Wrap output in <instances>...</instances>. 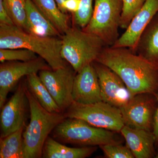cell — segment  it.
Masks as SVG:
<instances>
[{
	"label": "cell",
	"mask_w": 158,
	"mask_h": 158,
	"mask_svg": "<svg viewBox=\"0 0 158 158\" xmlns=\"http://www.w3.org/2000/svg\"><path fill=\"white\" fill-rule=\"evenodd\" d=\"M95 62L120 77L132 96L158 93V66L124 48H105Z\"/></svg>",
	"instance_id": "obj_1"
},
{
	"label": "cell",
	"mask_w": 158,
	"mask_h": 158,
	"mask_svg": "<svg viewBox=\"0 0 158 158\" xmlns=\"http://www.w3.org/2000/svg\"><path fill=\"white\" fill-rule=\"evenodd\" d=\"M62 40L30 34L17 26L0 25V49L23 48L45 60L53 70L65 66L61 55Z\"/></svg>",
	"instance_id": "obj_2"
},
{
	"label": "cell",
	"mask_w": 158,
	"mask_h": 158,
	"mask_svg": "<svg viewBox=\"0 0 158 158\" xmlns=\"http://www.w3.org/2000/svg\"><path fill=\"white\" fill-rule=\"evenodd\" d=\"M26 92L31 119L23 134L24 158H42L44 146L49 135L66 117L64 113H51L43 107L27 84Z\"/></svg>",
	"instance_id": "obj_3"
},
{
	"label": "cell",
	"mask_w": 158,
	"mask_h": 158,
	"mask_svg": "<svg viewBox=\"0 0 158 158\" xmlns=\"http://www.w3.org/2000/svg\"><path fill=\"white\" fill-rule=\"evenodd\" d=\"M61 38V55L75 72L95 62L106 44L98 36L76 28H69Z\"/></svg>",
	"instance_id": "obj_4"
},
{
	"label": "cell",
	"mask_w": 158,
	"mask_h": 158,
	"mask_svg": "<svg viewBox=\"0 0 158 158\" xmlns=\"http://www.w3.org/2000/svg\"><path fill=\"white\" fill-rule=\"evenodd\" d=\"M115 132L95 127L77 118H65L52 132L53 137L63 144L83 146L120 143Z\"/></svg>",
	"instance_id": "obj_5"
},
{
	"label": "cell",
	"mask_w": 158,
	"mask_h": 158,
	"mask_svg": "<svg viewBox=\"0 0 158 158\" xmlns=\"http://www.w3.org/2000/svg\"><path fill=\"white\" fill-rule=\"evenodd\" d=\"M123 0H94L91 18L83 30L101 38L112 46L118 39Z\"/></svg>",
	"instance_id": "obj_6"
},
{
	"label": "cell",
	"mask_w": 158,
	"mask_h": 158,
	"mask_svg": "<svg viewBox=\"0 0 158 158\" xmlns=\"http://www.w3.org/2000/svg\"><path fill=\"white\" fill-rule=\"evenodd\" d=\"M66 118L82 119L95 127L120 132L124 126L121 110L104 101L89 104L73 102L65 112Z\"/></svg>",
	"instance_id": "obj_7"
},
{
	"label": "cell",
	"mask_w": 158,
	"mask_h": 158,
	"mask_svg": "<svg viewBox=\"0 0 158 158\" xmlns=\"http://www.w3.org/2000/svg\"><path fill=\"white\" fill-rule=\"evenodd\" d=\"M157 106L156 94L142 93L132 96L127 103L120 108L124 125L152 132Z\"/></svg>",
	"instance_id": "obj_8"
},
{
	"label": "cell",
	"mask_w": 158,
	"mask_h": 158,
	"mask_svg": "<svg viewBox=\"0 0 158 158\" xmlns=\"http://www.w3.org/2000/svg\"><path fill=\"white\" fill-rule=\"evenodd\" d=\"M76 74L72 67L66 65L56 70H43L39 72L40 80L63 113L74 102L72 92Z\"/></svg>",
	"instance_id": "obj_9"
},
{
	"label": "cell",
	"mask_w": 158,
	"mask_h": 158,
	"mask_svg": "<svg viewBox=\"0 0 158 158\" xmlns=\"http://www.w3.org/2000/svg\"><path fill=\"white\" fill-rule=\"evenodd\" d=\"M52 69L41 57L26 62L10 61L0 65V109L6 104L8 94L23 77L43 70Z\"/></svg>",
	"instance_id": "obj_10"
},
{
	"label": "cell",
	"mask_w": 158,
	"mask_h": 158,
	"mask_svg": "<svg viewBox=\"0 0 158 158\" xmlns=\"http://www.w3.org/2000/svg\"><path fill=\"white\" fill-rule=\"evenodd\" d=\"M26 89V83L20 82L13 95L1 109V138L25 126L27 106L29 105Z\"/></svg>",
	"instance_id": "obj_11"
},
{
	"label": "cell",
	"mask_w": 158,
	"mask_h": 158,
	"mask_svg": "<svg viewBox=\"0 0 158 158\" xmlns=\"http://www.w3.org/2000/svg\"><path fill=\"white\" fill-rule=\"evenodd\" d=\"M92 63L100 86L103 101L120 109L132 97L124 82L109 67L98 62Z\"/></svg>",
	"instance_id": "obj_12"
},
{
	"label": "cell",
	"mask_w": 158,
	"mask_h": 158,
	"mask_svg": "<svg viewBox=\"0 0 158 158\" xmlns=\"http://www.w3.org/2000/svg\"><path fill=\"white\" fill-rule=\"evenodd\" d=\"M158 12V0H146L141 9L133 18L129 25L113 47L135 51L141 35Z\"/></svg>",
	"instance_id": "obj_13"
},
{
	"label": "cell",
	"mask_w": 158,
	"mask_h": 158,
	"mask_svg": "<svg viewBox=\"0 0 158 158\" xmlns=\"http://www.w3.org/2000/svg\"><path fill=\"white\" fill-rule=\"evenodd\" d=\"M72 97L74 102L83 104L102 101L98 77L92 63L86 65L76 73Z\"/></svg>",
	"instance_id": "obj_14"
},
{
	"label": "cell",
	"mask_w": 158,
	"mask_h": 158,
	"mask_svg": "<svg viewBox=\"0 0 158 158\" xmlns=\"http://www.w3.org/2000/svg\"><path fill=\"white\" fill-rule=\"evenodd\" d=\"M120 133L135 158H156L157 152L152 132L124 125Z\"/></svg>",
	"instance_id": "obj_15"
},
{
	"label": "cell",
	"mask_w": 158,
	"mask_h": 158,
	"mask_svg": "<svg viewBox=\"0 0 158 158\" xmlns=\"http://www.w3.org/2000/svg\"><path fill=\"white\" fill-rule=\"evenodd\" d=\"M26 12V32L43 37L60 36L59 30L38 9L32 0H27Z\"/></svg>",
	"instance_id": "obj_16"
},
{
	"label": "cell",
	"mask_w": 158,
	"mask_h": 158,
	"mask_svg": "<svg viewBox=\"0 0 158 158\" xmlns=\"http://www.w3.org/2000/svg\"><path fill=\"white\" fill-rule=\"evenodd\" d=\"M97 149L96 146L68 147L48 136L44 146L42 158H85L90 156Z\"/></svg>",
	"instance_id": "obj_17"
},
{
	"label": "cell",
	"mask_w": 158,
	"mask_h": 158,
	"mask_svg": "<svg viewBox=\"0 0 158 158\" xmlns=\"http://www.w3.org/2000/svg\"><path fill=\"white\" fill-rule=\"evenodd\" d=\"M158 66V12L141 35L136 50Z\"/></svg>",
	"instance_id": "obj_18"
},
{
	"label": "cell",
	"mask_w": 158,
	"mask_h": 158,
	"mask_svg": "<svg viewBox=\"0 0 158 158\" xmlns=\"http://www.w3.org/2000/svg\"><path fill=\"white\" fill-rule=\"evenodd\" d=\"M27 78L28 88L43 107L51 113H63L37 73L29 75Z\"/></svg>",
	"instance_id": "obj_19"
},
{
	"label": "cell",
	"mask_w": 158,
	"mask_h": 158,
	"mask_svg": "<svg viewBox=\"0 0 158 158\" xmlns=\"http://www.w3.org/2000/svg\"><path fill=\"white\" fill-rule=\"evenodd\" d=\"M32 1L60 33L64 34L69 28L68 16L60 10L55 0Z\"/></svg>",
	"instance_id": "obj_20"
},
{
	"label": "cell",
	"mask_w": 158,
	"mask_h": 158,
	"mask_svg": "<svg viewBox=\"0 0 158 158\" xmlns=\"http://www.w3.org/2000/svg\"><path fill=\"white\" fill-rule=\"evenodd\" d=\"M25 126L0 139V158H24L23 134Z\"/></svg>",
	"instance_id": "obj_21"
},
{
	"label": "cell",
	"mask_w": 158,
	"mask_h": 158,
	"mask_svg": "<svg viewBox=\"0 0 158 158\" xmlns=\"http://www.w3.org/2000/svg\"><path fill=\"white\" fill-rule=\"evenodd\" d=\"M27 0H3L15 25L24 31L25 30Z\"/></svg>",
	"instance_id": "obj_22"
},
{
	"label": "cell",
	"mask_w": 158,
	"mask_h": 158,
	"mask_svg": "<svg viewBox=\"0 0 158 158\" xmlns=\"http://www.w3.org/2000/svg\"><path fill=\"white\" fill-rule=\"evenodd\" d=\"M37 58V54L26 49H0V62L2 63L10 61L26 62Z\"/></svg>",
	"instance_id": "obj_23"
},
{
	"label": "cell",
	"mask_w": 158,
	"mask_h": 158,
	"mask_svg": "<svg viewBox=\"0 0 158 158\" xmlns=\"http://www.w3.org/2000/svg\"><path fill=\"white\" fill-rule=\"evenodd\" d=\"M146 0H123L120 27L126 29L133 18L143 6Z\"/></svg>",
	"instance_id": "obj_24"
},
{
	"label": "cell",
	"mask_w": 158,
	"mask_h": 158,
	"mask_svg": "<svg viewBox=\"0 0 158 158\" xmlns=\"http://www.w3.org/2000/svg\"><path fill=\"white\" fill-rule=\"evenodd\" d=\"M79 11L73 15L75 23L79 27L85 28L91 18L93 10V0H80Z\"/></svg>",
	"instance_id": "obj_25"
},
{
	"label": "cell",
	"mask_w": 158,
	"mask_h": 158,
	"mask_svg": "<svg viewBox=\"0 0 158 158\" xmlns=\"http://www.w3.org/2000/svg\"><path fill=\"white\" fill-rule=\"evenodd\" d=\"M99 147L106 158H135L131 151L127 145L124 146L120 143H111L103 144Z\"/></svg>",
	"instance_id": "obj_26"
},
{
	"label": "cell",
	"mask_w": 158,
	"mask_h": 158,
	"mask_svg": "<svg viewBox=\"0 0 158 158\" xmlns=\"http://www.w3.org/2000/svg\"><path fill=\"white\" fill-rule=\"evenodd\" d=\"M0 25H15L9 11L3 2V0H0Z\"/></svg>",
	"instance_id": "obj_27"
},
{
	"label": "cell",
	"mask_w": 158,
	"mask_h": 158,
	"mask_svg": "<svg viewBox=\"0 0 158 158\" xmlns=\"http://www.w3.org/2000/svg\"><path fill=\"white\" fill-rule=\"evenodd\" d=\"M80 3V0H65L62 4L61 11L65 14L69 11L74 15L79 11Z\"/></svg>",
	"instance_id": "obj_28"
},
{
	"label": "cell",
	"mask_w": 158,
	"mask_h": 158,
	"mask_svg": "<svg viewBox=\"0 0 158 158\" xmlns=\"http://www.w3.org/2000/svg\"><path fill=\"white\" fill-rule=\"evenodd\" d=\"M158 100V106L154 118L152 133L155 140V147L157 154L158 153V93L156 94Z\"/></svg>",
	"instance_id": "obj_29"
},
{
	"label": "cell",
	"mask_w": 158,
	"mask_h": 158,
	"mask_svg": "<svg viewBox=\"0 0 158 158\" xmlns=\"http://www.w3.org/2000/svg\"><path fill=\"white\" fill-rule=\"evenodd\" d=\"M55 1H56V2L59 9L61 10L62 4L65 2V0H55Z\"/></svg>",
	"instance_id": "obj_30"
},
{
	"label": "cell",
	"mask_w": 158,
	"mask_h": 158,
	"mask_svg": "<svg viewBox=\"0 0 158 158\" xmlns=\"http://www.w3.org/2000/svg\"><path fill=\"white\" fill-rule=\"evenodd\" d=\"M156 158H158V153L157 154L156 156Z\"/></svg>",
	"instance_id": "obj_31"
}]
</instances>
